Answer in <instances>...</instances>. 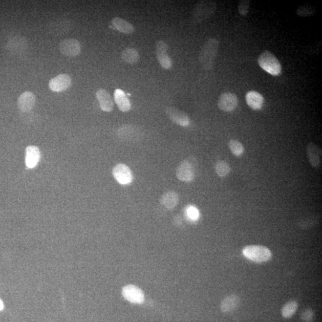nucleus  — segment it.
<instances>
[{
  "instance_id": "obj_3",
  "label": "nucleus",
  "mask_w": 322,
  "mask_h": 322,
  "mask_svg": "<svg viewBox=\"0 0 322 322\" xmlns=\"http://www.w3.org/2000/svg\"><path fill=\"white\" fill-rule=\"evenodd\" d=\"M242 253L248 259L257 263L268 261L272 257L269 249L261 245L247 246L243 249Z\"/></svg>"
},
{
  "instance_id": "obj_20",
  "label": "nucleus",
  "mask_w": 322,
  "mask_h": 322,
  "mask_svg": "<svg viewBox=\"0 0 322 322\" xmlns=\"http://www.w3.org/2000/svg\"><path fill=\"white\" fill-rule=\"evenodd\" d=\"M160 202L167 209L172 210L177 207L179 202V196L176 192H168L161 196Z\"/></svg>"
},
{
  "instance_id": "obj_17",
  "label": "nucleus",
  "mask_w": 322,
  "mask_h": 322,
  "mask_svg": "<svg viewBox=\"0 0 322 322\" xmlns=\"http://www.w3.org/2000/svg\"><path fill=\"white\" fill-rule=\"evenodd\" d=\"M40 159L39 149L35 146H29L26 149L25 163L29 169H33L37 166Z\"/></svg>"
},
{
  "instance_id": "obj_26",
  "label": "nucleus",
  "mask_w": 322,
  "mask_h": 322,
  "mask_svg": "<svg viewBox=\"0 0 322 322\" xmlns=\"http://www.w3.org/2000/svg\"><path fill=\"white\" fill-rule=\"evenodd\" d=\"M229 148L232 153L236 156H241L245 152V148L241 143L236 140H231L229 142Z\"/></svg>"
},
{
  "instance_id": "obj_2",
  "label": "nucleus",
  "mask_w": 322,
  "mask_h": 322,
  "mask_svg": "<svg viewBox=\"0 0 322 322\" xmlns=\"http://www.w3.org/2000/svg\"><path fill=\"white\" fill-rule=\"evenodd\" d=\"M259 66L268 74L278 77L282 74V65L276 57L269 50L263 51L258 59Z\"/></svg>"
},
{
  "instance_id": "obj_30",
  "label": "nucleus",
  "mask_w": 322,
  "mask_h": 322,
  "mask_svg": "<svg viewBox=\"0 0 322 322\" xmlns=\"http://www.w3.org/2000/svg\"><path fill=\"white\" fill-rule=\"evenodd\" d=\"M301 319L304 322H312L314 319L313 311L310 308L303 311L301 315Z\"/></svg>"
},
{
  "instance_id": "obj_25",
  "label": "nucleus",
  "mask_w": 322,
  "mask_h": 322,
  "mask_svg": "<svg viewBox=\"0 0 322 322\" xmlns=\"http://www.w3.org/2000/svg\"><path fill=\"white\" fill-rule=\"evenodd\" d=\"M215 170L219 177H225L231 172V168L227 162L220 161L216 164Z\"/></svg>"
},
{
  "instance_id": "obj_10",
  "label": "nucleus",
  "mask_w": 322,
  "mask_h": 322,
  "mask_svg": "<svg viewBox=\"0 0 322 322\" xmlns=\"http://www.w3.org/2000/svg\"><path fill=\"white\" fill-rule=\"evenodd\" d=\"M176 176L178 180L186 183H190L194 179L195 174L190 162L185 160L181 162L176 170Z\"/></svg>"
},
{
  "instance_id": "obj_19",
  "label": "nucleus",
  "mask_w": 322,
  "mask_h": 322,
  "mask_svg": "<svg viewBox=\"0 0 322 322\" xmlns=\"http://www.w3.org/2000/svg\"><path fill=\"white\" fill-rule=\"evenodd\" d=\"M240 298L236 295H231L227 296L222 301L220 304V310L222 312L227 313L233 312L239 306Z\"/></svg>"
},
{
  "instance_id": "obj_14",
  "label": "nucleus",
  "mask_w": 322,
  "mask_h": 322,
  "mask_svg": "<svg viewBox=\"0 0 322 322\" xmlns=\"http://www.w3.org/2000/svg\"><path fill=\"white\" fill-rule=\"evenodd\" d=\"M36 96L31 91L24 92L19 97L18 106L21 112H28L31 111L36 104Z\"/></svg>"
},
{
  "instance_id": "obj_18",
  "label": "nucleus",
  "mask_w": 322,
  "mask_h": 322,
  "mask_svg": "<svg viewBox=\"0 0 322 322\" xmlns=\"http://www.w3.org/2000/svg\"><path fill=\"white\" fill-rule=\"evenodd\" d=\"M114 100L119 109L122 112H127L131 109L130 102L123 90L116 89L114 92Z\"/></svg>"
},
{
  "instance_id": "obj_12",
  "label": "nucleus",
  "mask_w": 322,
  "mask_h": 322,
  "mask_svg": "<svg viewBox=\"0 0 322 322\" xmlns=\"http://www.w3.org/2000/svg\"><path fill=\"white\" fill-rule=\"evenodd\" d=\"M306 153L308 161L314 169H319L322 164V150L313 142L308 143L306 146Z\"/></svg>"
},
{
  "instance_id": "obj_29",
  "label": "nucleus",
  "mask_w": 322,
  "mask_h": 322,
  "mask_svg": "<svg viewBox=\"0 0 322 322\" xmlns=\"http://www.w3.org/2000/svg\"><path fill=\"white\" fill-rule=\"evenodd\" d=\"M187 215L192 220L195 221L199 217V211L193 206H189L186 209Z\"/></svg>"
},
{
  "instance_id": "obj_24",
  "label": "nucleus",
  "mask_w": 322,
  "mask_h": 322,
  "mask_svg": "<svg viewBox=\"0 0 322 322\" xmlns=\"http://www.w3.org/2000/svg\"><path fill=\"white\" fill-rule=\"evenodd\" d=\"M298 307H299V304L294 300H291V301L286 302L281 311L283 317L286 319L291 318L296 313Z\"/></svg>"
},
{
  "instance_id": "obj_23",
  "label": "nucleus",
  "mask_w": 322,
  "mask_h": 322,
  "mask_svg": "<svg viewBox=\"0 0 322 322\" xmlns=\"http://www.w3.org/2000/svg\"><path fill=\"white\" fill-rule=\"evenodd\" d=\"M71 23L69 21H56L51 24L49 26L50 31L53 34L59 35L66 33L71 29Z\"/></svg>"
},
{
  "instance_id": "obj_4",
  "label": "nucleus",
  "mask_w": 322,
  "mask_h": 322,
  "mask_svg": "<svg viewBox=\"0 0 322 322\" xmlns=\"http://www.w3.org/2000/svg\"><path fill=\"white\" fill-rule=\"evenodd\" d=\"M216 10L215 2L213 1H200L196 4L193 12V21L201 23L212 17Z\"/></svg>"
},
{
  "instance_id": "obj_16",
  "label": "nucleus",
  "mask_w": 322,
  "mask_h": 322,
  "mask_svg": "<svg viewBox=\"0 0 322 322\" xmlns=\"http://www.w3.org/2000/svg\"><path fill=\"white\" fill-rule=\"evenodd\" d=\"M246 102L254 110H261L264 106V98L261 94L256 91H248L245 96Z\"/></svg>"
},
{
  "instance_id": "obj_8",
  "label": "nucleus",
  "mask_w": 322,
  "mask_h": 322,
  "mask_svg": "<svg viewBox=\"0 0 322 322\" xmlns=\"http://www.w3.org/2000/svg\"><path fill=\"white\" fill-rule=\"evenodd\" d=\"M168 45L164 41L160 40L156 43V55L159 64L163 68L170 69L172 66L171 58L168 55Z\"/></svg>"
},
{
  "instance_id": "obj_9",
  "label": "nucleus",
  "mask_w": 322,
  "mask_h": 322,
  "mask_svg": "<svg viewBox=\"0 0 322 322\" xmlns=\"http://www.w3.org/2000/svg\"><path fill=\"white\" fill-rule=\"evenodd\" d=\"M166 113L168 117L173 123L181 127H188L190 124V118L185 112H183L177 108L172 107H167Z\"/></svg>"
},
{
  "instance_id": "obj_28",
  "label": "nucleus",
  "mask_w": 322,
  "mask_h": 322,
  "mask_svg": "<svg viewBox=\"0 0 322 322\" xmlns=\"http://www.w3.org/2000/svg\"><path fill=\"white\" fill-rule=\"evenodd\" d=\"M250 1L248 0H242L239 2L238 5V12L239 14L243 16H247L250 11Z\"/></svg>"
},
{
  "instance_id": "obj_6",
  "label": "nucleus",
  "mask_w": 322,
  "mask_h": 322,
  "mask_svg": "<svg viewBox=\"0 0 322 322\" xmlns=\"http://www.w3.org/2000/svg\"><path fill=\"white\" fill-rule=\"evenodd\" d=\"M217 105L220 110L225 112H231L237 107L239 100L235 93L226 92L219 97Z\"/></svg>"
},
{
  "instance_id": "obj_13",
  "label": "nucleus",
  "mask_w": 322,
  "mask_h": 322,
  "mask_svg": "<svg viewBox=\"0 0 322 322\" xmlns=\"http://www.w3.org/2000/svg\"><path fill=\"white\" fill-rule=\"evenodd\" d=\"M71 78L67 74H60L52 78L49 82L51 90L55 92L65 91L71 85Z\"/></svg>"
},
{
  "instance_id": "obj_5",
  "label": "nucleus",
  "mask_w": 322,
  "mask_h": 322,
  "mask_svg": "<svg viewBox=\"0 0 322 322\" xmlns=\"http://www.w3.org/2000/svg\"><path fill=\"white\" fill-rule=\"evenodd\" d=\"M112 174L115 180L121 185H127L133 181V174L127 165L118 164L113 167Z\"/></svg>"
},
{
  "instance_id": "obj_1",
  "label": "nucleus",
  "mask_w": 322,
  "mask_h": 322,
  "mask_svg": "<svg viewBox=\"0 0 322 322\" xmlns=\"http://www.w3.org/2000/svg\"><path fill=\"white\" fill-rule=\"evenodd\" d=\"M220 42L216 39H210L205 43L199 55V60L202 67L205 70H211L218 52Z\"/></svg>"
},
{
  "instance_id": "obj_27",
  "label": "nucleus",
  "mask_w": 322,
  "mask_h": 322,
  "mask_svg": "<svg viewBox=\"0 0 322 322\" xmlns=\"http://www.w3.org/2000/svg\"><path fill=\"white\" fill-rule=\"evenodd\" d=\"M316 11L315 8L310 6V5H302L296 10V14L300 17H310L316 14Z\"/></svg>"
},
{
  "instance_id": "obj_31",
  "label": "nucleus",
  "mask_w": 322,
  "mask_h": 322,
  "mask_svg": "<svg viewBox=\"0 0 322 322\" xmlns=\"http://www.w3.org/2000/svg\"><path fill=\"white\" fill-rule=\"evenodd\" d=\"M3 308H4L3 302H2V300L0 299V311L3 310Z\"/></svg>"
},
{
  "instance_id": "obj_7",
  "label": "nucleus",
  "mask_w": 322,
  "mask_h": 322,
  "mask_svg": "<svg viewBox=\"0 0 322 322\" xmlns=\"http://www.w3.org/2000/svg\"><path fill=\"white\" fill-rule=\"evenodd\" d=\"M123 296L132 304H142L145 301V295L141 289L133 285L124 286L122 290Z\"/></svg>"
},
{
  "instance_id": "obj_22",
  "label": "nucleus",
  "mask_w": 322,
  "mask_h": 322,
  "mask_svg": "<svg viewBox=\"0 0 322 322\" xmlns=\"http://www.w3.org/2000/svg\"><path fill=\"white\" fill-rule=\"evenodd\" d=\"M122 60L127 64H133L137 63L140 59V55L137 50L133 48H127L122 51Z\"/></svg>"
},
{
  "instance_id": "obj_21",
  "label": "nucleus",
  "mask_w": 322,
  "mask_h": 322,
  "mask_svg": "<svg viewBox=\"0 0 322 322\" xmlns=\"http://www.w3.org/2000/svg\"><path fill=\"white\" fill-rule=\"evenodd\" d=\"M112 23L114 28L122 33L131 34L135 31L133 25L124 19L114 18L112 20Z\"/></svg>"
},
{
  "instance_id": "obj_15",
  "label": "nucleus",
  "mask_w": 322,
  "mask_h": 322,
  "mask_svg": "<svg viewBox=\"0 0 322 322\" xmlns=\"http://www.w3.org/2000/svg\"><path fill=\"white\" fill-rule=\"evenodd\" d=\"M96 97L99 103L102 110L109 112L114 107V102L110 94L104 89H101L97 91Z\"/></svg>"
},
{
  "instance_id": "obj_11",
  "label": "nucleus",
  "mask_w": 322,
  "mask_h": 322,
  "mask_svg": "<svg viewBox=\"0 0 322 322\" xmlns=\"http://www.w3.org/2000/svg\"><path fill=\"white\" fill-rule=\"evenodd\" d=\"M59 49L64 55L69 57L77 56L80 53V43L74 39L64 40L62 41L59 44Z\"/></svg>"
}]
</instances>
